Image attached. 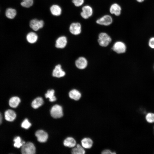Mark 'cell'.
Returning <instances> with one entry per match:
<instances>
[{"mask_svg":"<svg viewBox=\"0 0 154 154\" xmlns=\"http://www.w3.org/2000/svg\"><path fill=\"white\" fill-rule=\"evenodd\" d=\"M111 41V37L106 33H101L98 35V42L101 46H107Z\"/></svg>","mask_w":154,"mask_h":154,"instance_id":"obj_1","label":"cell"},{"mask_svg":"<svg viewBox=\"0 0 154 154\" xmlns=\"http://www.w3.org/2000/svg\"><path fill=\"white\" fill-rule=\"evenodd\" d=\"M21 147V153L22 154H34L35 153V147L32 142H29L25 143Z\"/></svg>","mask_w":154,"mask_h":154,"instance_id":"obj_2","label":"cell"},{"mask_svg":"<svg viewBox=\"0 0 154 154\" xmlns=\"http://www.w3.org/2000/svg\"><path fill=\"white\" fill-rule=\"evenodd\" d=\"M50 113L51 116L54 118H60L63 116V112L62 107L57 104L53 106L51 108Z\"/></svg>","mask_w":154,"mask_h":154,"instance_id":"obj_3","label":"cell"},{"mask_svg":"<svg viewBox=\"0 0 154 154\" xmlns=\"http://www.w3.org/2000/svg\"><path fill=\"white\" fill-rule=\"evenodd\" d=\"M44 25V23L42 20H39L34 19L31 20L29 23V26L33 30L37 31L42 28Z\"/></svg>","mask_w":154,"mask_h":154,"instance_id":"obj_4","label":"cell"},{"mask_svg":"<svg viewBox=\"0 0 154 154\" xmlns=\"http://www.w3.org/2000/svg\"><path fill=\"white\" fill-rule=\"evenodd\" d=\"M113 22L112 17L109 15H105L98 19L96 21L97 24L107 26L110 25Z\"/></svg>","mask_w":154,"mask_h":154,"instance_id":"obj_5","label":"cell"},{"mask_svg":"<svg viewBox=\"0 0 154 154\" xmlns=\"http://www.w3.org/2000/svg\"><path fill=\"white\" fill-rule=\"evenodd\" d=\"M93 13L92 8L89 5H86L82 8V11L80 13V15L83 19H87L92 15Z\"/></svg>","mask_w":154,"mask_h":154,"instance_id":"obj_6","label":"cell"},{"mask_svg":"<svg viewBox=\"0 0 154 154\" xmlns=\"http://www.w3.org/2000/svg\"><path fill=\"white\" fill-rule=\"evenodd\" d=\"M112 49L114 51L118 54L125 52L126 50L125 44L121 41H117L114 44Z\"/></svg>","mask_w":154,"mask_h":154,"instance_id":"obj_7","label":"cell"},{"mask_svg":"<svg viewBox=\"0 0 154 154\" xmlns=\"http://www.w3.org/2000/svg\"><path fill=\"white\" fill-rule=\"evenodd\" d=\"M82 26L78 22L73 23L70 25L69 30L70 33L74 35H78L81 32Z\"/></svg>","mask_w":154,"mask_h":154,"instance_id":"obj_8","label":"cell"},{"mask_svg":"<svg viewBox=\"0 0 154 154\" xmlns=\"http://www.w3.org/2000/svg\"><path fill=\"white\" fill-rule=\"evenodd\" d=\"M35 135L38 141L41 143L46 142L48 137L47 133L42 130L37 131L35 133Z\"/></svg>","mask_w":154,"mask_h":154,"instance_id":"obj_9","label":"cell"},{"mask_svg":"<svg viewBox=\"0 0 154 154\" xmlns=\"http://www.w3.org/2000/svg\"><path fill=\"white\" fill-rule=\"evenodd\" d=\"M75 64L76 67L80 69H83L87 66L88 62L86 59L83 57H80L75 61Z\"/></svg>","mask_w":154,"mask_h":154,"instance_id":"obj_10","label":"cell"},{"mask_svg":"<svg viewBox=\"0 0 154 154\" xmlns=\"http://www.w3.org/2000/svg\"><path fill=\"white\" fill-rule=\"evenodd\" d=\"M65 75V72L62 69L60 65L58 64L55 66L52 72L53 77L59 78L64 76Z\"/></svg>","mask_w":154,"mask_h":154,"instance_id":"obj_11","label":"cell"},{"mask_svg":"<svg viewBox=\"0 0 154 154\" xmlns=\"http://www.w3.org/2000/svg\"><path fill=\"white\" fill-rule=\"evenodd\" d=\"M67 42L66 37L64 36L59 37L56 41L55 46L58 48H64Z\"/></svg>","mask_w":154,"mask_h":154,"instance_id":"obj_12","label":"cell"},{"mask_svg":"<svg viewBox=\"0 0 154 154\" xmlns=\"http://www.w3.org/2000/svg\"><path fill=\"white\" fill-rule=\"evenodd\" d=\"M121 8L119 5L116 3H114L110 6V12L112 14L119 16L121 13Z\"/></svg>","mask_w":154,"mask_h":154,"instance_id":"obj_13","label":"cell"},{"mask_svg":"<svg viewBox=\"0 0 154 154\" xmlns=\"http://www.w3.org/2000/svg\"><path fill=\"white\" fill-rule=\"evenodd\" d=\"M17 15V11L14 8L8 7L5 11V15L6 17L10 19H13L15 18Z\"/></svg>","mask_w":154,"mask_h":154,"instance_id":"obj_14","label":"cell"},{"mask_svg":"<svg viewBox=\"0 0 154 154\" xmlns=\"http://www.w3.org/2000/svg\"><path fill=\"white\" fill-rule=\"evenodd\" d=\"M16 117V114L15 112L12 110H8L5 113V119L8 121H13L15 119Z\"/></svg>","mask_w":154,"mask_h":154,"instance_id":"obj_15","label":"cell"},{"mask_svg":"<svg viewBox=\"0 0 154 154\" xmlns=\"http://www.w3.org/2000/svg\"><path fill=\"white\" fill-rule=\"evenodd\" d=\"M50 11L52 14L54 16H59L62 13L61 7L58 5L56 4L53 5L51 6Z\"/></svg>","mask_w":154,"mask_h":154,"instance_id":"obj_16","label":"cell"},{"mask_svg":"<svg viewBox=\"0 0 154 154\" xmlns=\"http://www.w3.org/2000/svg\"><path fill=\"white\" fill-rule=\"evenodd\" d=\"M69 96L70 98L75 100H79L81 97L80 92L76 89H73L70 91Z\"/></svg>","mask_w":154,"mask_h":154,"instance_id":"obj_17","label":"cell"},{"mask_svg":"<svg viewBox=\"0 0 154 154\" xmlns=\"http://www.w3.org/2000/svg\"><path fill=\"white\" fill-rule=\"evenodd\" d=\"M81 143L82 145L84 148L90 149L92 146L93 141L91 139L86 137L82 140Z\"/></svg>","mask_w":154,"mask_h":154,"instance_id":"obj_18","label":"cell"},{"mask_svg":"<svg viewBox=\"0 0 154 154\" xmlns=\"http://www.w3.org/2000/svg\"><path fill=\"white\" fill-rule=\"evenodd\" d=\"M38 38L37 35L35 33L33 32L28 33L26 36L27 40L31 44L36 42Z\"/></svg>","mask_w":154,"mask_h":154,"instance_id":"obj_19","label":"cell"},{"mask_svg":"<svg viewBox=\"0 0 154 154\" xmlns=\"http://www.w3.org/2000/svg\"><path fill=\"white\" fill-rule=\"evenodd\" d=\"M63 144L65 146L69 147H73L76 145V141L74 138L69 137L64 140Z\"/></svg>","mask_w":154,"mask_h":154,"instance_id":"obj_20","label":"cell"},{"mask_svg":"<svg viewBox=\"0 0 154 154\" xmlns=\"http://www.w3.org/2000/svg\"><path fill=\"white\" fill-rule=\"evenodd\" d=\"M43 102V99L41 97H37L32 102L31 106L33 108L37 109L42 106Z\"/></svg>","mask_w":154,"mask_h":154,"instance_id":"obj_21","label":"cell"},{"mask_svg":"<svg viewBox=\"0 0 154 154\" xmlns=\"http://www.w3.org/2000/svg\"><path fill=\"white\" fill-rule=\"evenodd\" d=\"M20 101L21 100L17 96H14L10 99L9 105L12 108H15L18 106Z\"/></svg>","mask_w":154,"mask_h":154,"instance_id":"obj_22","label":"cell"},{"mask_svg":"<svg viewBox=\"0 0 154 154\" xmlns=\"http://www.w3.org/2000/svg\"><path fill=\"white\" fill-rule=\"evenodd\" d=\"M71 153L73 154H84L85 153V151L82 146L78 144L76 147L72 149Z\"/></svg>","mask_w":154,"mask_h":154,"instance_id":"obj_23","label":"cell"},{"mask_svg":"<svg viewBox=\"0 0 154 154\" xmlns=\"http://www.w3.org/2000/svg\"><path fill=\"white\" fill-rule=\"evenodd\" d=\"M54 90H48L45 94V97L46 98H49L50 101L54 102L56 100V98L54 95Z\"/></svg>","mask_w":154,"mask_h":154,"instance_id":"obj_24","label":"cell"},{"mask_svg":"<svg viewBox=\"0 0 154 154\" xmlns=\"http://www.w3.org/2000/svg\"><path fill=\"white\" fill-rule=\"evenodd\" d=\"M13 141L14 142V146L17 148H19L22 147L23 145L25 143L24 141H21V139L19 136L15 137Z\"/></svg>","mask_w":154,"mask_h":154,"instance_id":"obj_25","label":"cell"},{"mask_svg":"<svg viewBox=\"0 0 154 154\" xmlns=\"http://www.w3.org/2000/svg\"><path fill=\"white\" fill-rule=\"evenodd\" d=\"M21 3L22 6L25 8H29L31 6L33 3V0H22Z\"/></svg>","mask_w":154,"mask_h":154,"instance_id":"obj_26","label":"cell"},{"mask_svg":"<svg viewBox=\"0 0 154 154\" xmlns=\"http://www.w3.org/2000/svg\"><path fill=\"white\" fill-rule=\"evenodd\" d=\"M145 119L149 123L154 122V113H148L145 116Z\"/></svg>","mask_w":154,"mask_h":154,"instance_id":"obj_27","label":"cell"},{"mask_svg":"<svg viewBox=\"0 0 154 154\" xmlns=\"http://www.w3.org/2000/svg\"><path fill=\"white\" fill-rule=\"evenodd\" d=\"M31 123L27 119H25L21 123V126L25 129H28L31 126Z\"/></svg>","mask_w":154,"mask_h":154,"instance_id":"obj_28","label":"cell"},{"mask_svg":"<svg viewBox=\"0 0 154 154\" xmlns=\"http://www.w3.org/2000/svg\"><path fill=\"white\" fill-rule=\"evenodd\" d=\"M72 2L76 7H78L82 6L84 3V0H72Z\"/></svg>","mask_w":154,"mask_h":154,"instance_id":"obj_29","label":"cell"},{"mask_svg":"<svg viewBox=\"0 0 154 154\" xmlns=\"http://www.w3.org/2000/svg\"><path fill=\"white\" fill-rule=\"evenodd\" d=\"M149 44L150 47L154 48V37L151 38L150 39Z\"/></svg>","mask_w":154,"mask_h":154,"instance_id":"obj_30","label":"cell"},{"mask_svg":"<svg viewBox=\"0 0 154 154\" xmlns=\"http://www.w3.org/2000/svg\"><path fill=\"white\" fill-rule=\"evenodd\" d=\"M101 153L103 154H115L116 153L115 152H112L110 150L108 149L104 150L102 151Z\"/></svg>","mask_w":154,"mask_h":154,"instance_id":"obj_31","label":"cell"},{"mask_svg":"<svg viewBox=\"0 0 154 154\" xmlns=\"http://www.w3.org/2000/svg\"><path fill=\"white\" fill-rule=\"evenodd\" d=\"M2 116L1 113L0 112V125H1L2 121Z\"/></svg>","mask_w":154,"mask_h":154,"instance_id":"obj_32","label":"cell"},{"mask_svg":"<svg viewBox=\"0 0 154 154\" xmlns=\"http://www.w3.org/2000/svg\"><path fill=\"white\" fill-rule=\"evenodd\" d=\"M136 0L139 2H141L143 1L144 0Z\"/></svg>","mask_w":154,"mask_h":154,"instance_id":"obj_33","label":"cell"},{"mask_svg":"<svg viewBox=\"0 0 154 154\" xmlns=\"http://www.w3.org/2000/svg\"></svg>","mask_w":154,"mask_h":154,"instance_id":"obj_34","label":"cell"}]
</instances>
